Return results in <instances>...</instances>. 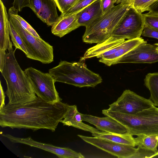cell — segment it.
<instances>
[{
	"label": "cell",
	"instance_id": "cell-1",
	"mask_svg": "<svg viewBox=\"0 0 158 158\" xmlns=\"http://www.w3.org/2000/svg\"><path fill=\"white\" fill-rule=\"evenodd\" d=\"M69 106L61 101L49 103L37 96L34 100L23 104L8 103L0 110V126L12 129L34 131L46 129L54 132L64 118Z\"/></svg>",
	"mask_w": 158,
	"mask_h": 158
},
{
	"label": "cell",
	"instance_id": "cell-2",
	"mask_svg": "<svg viewBox=\"0 0 158 158\" xmlns=\"http://www.w3.org/2000/svg\"><path fill=\"white\" fill-rule=\"evenodd\" d=\"M10 41L9 44L4 68L1 73L6 82V94L10 104H24L35 99L36 95L30 80L19 65L15 50Z\"/></svg>",
	"mask_w": 158,
	"mask_h": 158
},
{
	"label": "cell",
	"instance_id": "cell-3",
	"mask_svg": "<svg viewBox=\"0 0 158 158\" xmlns=\"http://www.w3.org/2000/svg\"><path fill=\"white\" fill-rule=\"evenodd\" d=\"M133 0H122L108 12L85 27L83 41L101 43L110 37L117 26L132 5Z\"/></svg>",
	"mask_w": 158,
	"mask_h": 158
},
{
	"label": "cell",
	"instance_id": "cell-4",
	"mask_svg": "<svg viewBox=\"0 0 158 158\" xmlns=\"http://www.w3.org/2000/svg\"><path fill=\"white\" fill-rule=\"evenodd\" d=\"M55 82L79 87H94L101 83L100 75L88 69L83 61L70 62L60 61L56 66L49 70Z\"/></svg>",
	"mask_w": 158,
	"mask_h": 158
},
{
	"label": "cell",
	"instance_id": "cell-5",
	"mask_svg": "<svg viewBox=\"0 0 158 158\" xmlns=\"http://www.w3.org/2000/svg\"><path fill=\"white\" fill-rule=\"evenodd\" d=\"M102 113L110 117L127 127L129 134L158 135V108L153 106L134 114H123L104 109Z\"/></svg>",
	"mask_w": 158,
	"mask_h": 158
},
{
	"label": "cell",
	"instance_id": "cell-6",
	"mask_svg": "<svg viewBox=\"0 0 158 158\" xmlns=\"http://www.w3.org/2000/svg\"><path fill=\"white\" fill-rule=\"evenodd\" d=\"M9 20L21 37L26 48L28 58L48 64L53 61V46L41 38L35 37L26 31L18 20L8 13Z\"/></svg>",
	"mask_w": 158,
	"mask_h": 158
},
{
	"label": "cell",
	"instance_id": "cell-7",
	"mask_svg": "<svg viewBox=\"0 0 158 158\" xmlns=\"http://www.w3.org/2000/svg\"><path fill=\"white\" fill-rule=\"evenodd\" d=\"M24 71L37 97L52 104L61 101L55 86V81L49 73H43L32 67L25 69Z\"/></svg>",
	"mask_w": 158,
	"mask_h": 158
},
{
	"label": "cell",
	"instance_id": "cell-8",
	"mask_svg": "<svg viewBox=\"0 0 158 158\" xmlns=\"http://www.w3.org/2000/svg\"><path fill=\"white\" fill-rule=\"evenodd\" d=\"M144 27L143 14L132 5L114 29L111 36L125 40L139 38L142 35Z\"/></svg>",
	"mask_w": 158,
	"mask_h": 158
},
{
	"label": "cell",
	"instance_id": "cell-9",
	"mask_svg": "<svg viewBox=\"0 0 158 158\" xmlns=\"http://www.w3.org/2000/svg\"><path fill=\"white\" fill-rule=\"evenodd\" d=\"M154 106L152 101L129 89L124 91L117 100L109 105V110L134 114Z\"/></svg>",
	"mask_w": 158,
	"mask_h": 158
},
{
	"label": "cell",
	"instance_id": "cell-10",
	"mask_svg": "<svg viewBox=\"0 0 158 158\" xmlns=\"http://www.w3.org/2000/svg\"><path fill=\"white\" fill-rule=\"evenodd\" d=\"M77 136L85 142L119 158H131L137 148L104 139L80 135Z\"/></svg>",
	"mask_w": 158,
	"mask_h": 158
},
{
	"label": "cell",
	"instance_id": "cell-11",
	"mask_svg": "<svg viewBox=\"0 0 158 158\" xmlns=\"http://www.w3.org/2000/svg\"><path fill=\"white\" fill-rule=\"evenodd\" d=\"M2 136L13 143H20L38 148L52 153L59 158H84L80 152L66 147H57L52 144L40 142L33 140L31 137L22 138L16 137L9 134H2Z\"/></svg>",
	"mask_w": 158,
	"mask_h": 158
},
{
	"label": "cell",
	"instance_id": "cell-12",
	"mask_svg": "<svg viewBox=\"0 0 158 158\" xmlns=\"http://www.w3.org/2000/svg\"><path fill=\"white\" fill-rule=\"evenodd\" d=\"M158 61V52L154 45L144 41L118 60L115 64L119 63H148Z\"/></svg>",
	"mask_w": 158,
	"mask_h": 158
},
{
	"label": "cell",
	"instance_id": "cell-13",
	"mask_svg": "<svg viewBox=\"0 0 158 158\" xmlns=\"http://www.w3.org/2000/svg\"><path fill=\"white\" fill-rule=\"evenodd\" d=\"M31 8L48 26H52L59 18L54 0H30Z\"/></svg>",
	"mask_w": 158,
	"mask_h": 158
},
{
	"label": "cell",
	"instance_id": "cell-14",
	"mask_svg": "<svg viewBox=\"0 0 158 158\" xmlns=\"http://www.w3.org/2000/svg\"><path fill=\"white\" fill-rule=\"evenodd\" d=\"M81 118L83 121L94 125L100 131L121 134H129L127 127L110 117H99L81 114Z\"/></svg>",
	"mask_w": 158,
	"mask_h": 158
},
{
	"label": "cell",
	"instance_id": "cell-15",
	"mask_svg": "<svg viewBox=\"0 0 158 158\" xmlns=\"http://www.w3.org/2000/svg\"><path fill=\"white\" fill-rule=\"evenodd\" d=\"M82 10L70 15L65 16L60 15L57 21L52 26V33L61 38L78 28L79 26L77 19L80 12Z\"/></svg>",
	"mask_w": 158,
	"mask_h": 158
},
{
	"label": "cell",
	"instance_id": "cell-16",
	"mask_svg": "<svg viewBox=\"0 0 158 158\" xmlns=\"http://www.w3.org/2000/svg\"><path fill=\"white\" fill-rule=\"evenodd\" d=\"M81 114L78 110L76 105H69L67 112L64 119L61 121L63 125L72 126L92 134L100 131L98 129L83 122Z\"/></svg>",
	"mask_w": 158,
	"mask_h": 158
},
{
	"label": "cell",
	"instance_id": "cell-17",
	"mask_svg": "<svg viewBox=\"0 0 158 158\" xmlns=\"http://www.w3.org/2000/svg\"><path fill=\"white\" fill-rule=\"evenodd\" d=\"M144 41L142 38L127 40L117 46V49L113 54L100 58L99 61L106 65L110 66L125 54Z\"/></svg>",
	"mask_w": 158,
	"mask_h": 158
},
{
	"label": "cell",
	"instance_id": "cell-18",
	"mask_svg": "<svg viewBox=\"0 0 158 158\" xmlns=\"http://www.w3.org/2000/svg\"><path fill=\"white\" fill-rule=\"evenodd\" d=\"M103 15L101 0H96L80 11L77 23L86 27Z\"/></svg>",
	"mask_w": 158,
	"mask_h": 158
},
{
	"label": "cell",
	"instance_id": "cell-19",
	"mask_svg": "<svg viewBox=\"0 0 158 158\" xmlns=\"http://www.w3.org/2000/svg\"><path fill=\"white\" fill-rule=\"evenodd\" d=\"M124 39H120L111 36L105 41L88 49L80 61H83L86 59L94 57L99 58L100 56L109 49L120 44L125 41Z\"/></svg>",
	"mask_w": 158,
	"mask_h": 158
},
{
	"label": "cell",
	"instance_id": "cell-20",
	"mask_svg": "<svg viewBox=\"0 0 158 158\" xmlns=\"http://www.w3.org/2000/svg\"><path fill=\"white\" fill-rule=\"evenodd\" d=\"M0 50L6 51L11 41L8 27L9 17L2 0H0Z\"/></svg>",
	"mask_w": 158,
	"mask_h": 158
},
{
	"label": "cell",
	"instance_id": "cell-21",
	"mask_svg": "<svg viewBox=\"0 0 158 158\" xmlns=\"http://www.w3.org/2000/svg\"><path fill=\"white\" fill-rule=\"evenodd\" d=\"M92 135L94 137L106 139L120 144L134 147L136 146L134 138L129 133L121 134L100 131L93 134Z\"/></svg>",
	"mask_w": 158,
	"mask_h": 158
},
{
	"label": "cell",
	"instance_id": "cell-22",
	"mask_svg": "<svg viewBox=\"0 0 158 158\" xmlns=\"http://www.w3.org/2000/svg\"><path fill=\"white\" fill-rule=\"evenodd\" d=\"M144 85L150 91L149 99L154 106H158V73H148L144 79Z\"/></svg>",
	"mask_w": 158,
	"mask_h": 158
},
{
	"label": "cell",
	"instance_id": "cell-23",
	"mask_svg": "<svg viewBox=\"0 0 158 158\" xmlns=\"http://www.w3.org/2000/svg\"><path fill=\"white\" fill-rule=\"evenodd\" d=\"M136 146L148 149L158 150V135L140 134L134 138Z\"/></svg>",
	"mask_w": 158,
	"mask_h": 158
},
{
	"label": "cell",
	"instance_id": "cell-24",
	"mask_svg": "<svg viewBox=\"0 0 158 158\" xmlns=\"http://www.w3.org/2000/svg\"><path fill=\"white\" fill-rule=\"evenodd\" d=\"M8 27L10 35L13 45L15 47V49L21 50L26 56L27 52L22 40L10 21Z\"/></svg>",
	"mask_w": 158,
	"mask_h": 158
},
{
	"label": "cell",
	"instance_id": "cell-25",
	"mask_svg": "<svg viewBox=\"0 0 158 158\" xmlns=\"http://www.w3.org/2000/svg\"><path fill=\"white\" fill-rule=\"evenodd\" d=\"M18 10L12 6L9 9L8 13L16 19L21 26L28 32L36 37L41 38L38 33L30 25L18 15Z\"/></svg>",
	"mask_w": 158,
	"mask_h": 158
},
{
	"label": "cell",
	"instance_id": "cell-26",
	"mask_svg": "<svg viewBox=\"0 0 158 158\" xmlns=\"http://www.w3.org/2000/svg\"><path fill=\"white\" fill-rule=\"evenodd\" d=\"M158 156V150H153L138 146L135 153L131 158H149Z\"/></svg>",
	"mask_w": 158,
	"mask_h": 158
},
{
	"label": "cell",
	"instance_id": "cell-27",
	"mask_svg": "<svg viewBox=\"0 0 158 158\" xmlns=\"http://www.w3.org/2000/svg\"><path fill=\"white\" fill-rule=\"evenodd\" d=\"M96 0H79L71 8L61 15L63 16L73 14L79 11Z\"/></svg>",
	"mask_w": 158,
	"mask_h": 158
},
{
	"label": "cell",
	"instance_id": "cell-28",
	"mask_svg": "<svg viewBox=\"0 0 158 158\" xmlns=\"http://www.w3.org/2000/svg\"><path fill=\"white\" fill-rule=\"evenodd\" d=\"M61 14L72 7L79 0H54Z\"/></svg>",
	"mask_w": 158,
	"mask_h": 158
},
{
	"label": "cell",
	"instance_id": "cell-29",
	"mask_svg": "<svg viewBox=\"0 0 158 158\" xmlns=\"http://www.w3.org/2000/svg\"><path fill=\"white\" fill-rule=\"evenodd\" d=\"M144 25L158 30V15L148 14H143Z\"/></svg>",
	"mask_w": 158,
	"mask_h": 158
},
{
	"label": "cell",
	"instance_id": "cell-30",
	"mask_svg": "<svg viewBox=\"0 0 158 158\" xmlns=\"http://www.w3.org/2000/svg\"><path fill=\"white\" fill-rule=\"evenodd\" d=\"M156 0H133L132 6L139 12L146 11L148 7Z\"/></svg>",
	"mask_w": 158,
	"mask_h": 158
},
{
	"label": "cell",
	"instance_id": "cell-31",
	"mask_svg": "<svg viewBox=\"0 0 158 158\" xmlns=\"http://www.w3.org/2000/svg\"><path fill=\"white\" fill-rule=\"evenodd\" d=\"M101 6L104 15L111 10L115 6L116 3H120L122 0H101Z\"/></svg>",
	"mask_w": 158,
	"mask_h": 158
},
{
	"label": "cell",
	"instance_id": "cell-32",
	"mask_svg": "<svg viewBox=\"0 0 158 158\" xmlns=\"http://www.w3.org/2000/svg\"><path fill=\"white\" fill-rule=\"evenodd\" d=\"M12 6L19 11H21L23 8L26 7L30 8V0H14Z\"/></svg>",
	"mask_w": 158,
	"mask_h": 158
},
{
	"label": "cell",
	"instance_id": "cell-33",
	"mask_svg": "<svg viewBox=\"0 0 158 158\" xmlns=\"http://www.w3.org/2000/svg\"><path fill=\"white\" fill-rule=\"evenodd\" d=\"M142 35L144 36L153 38L158 39V30L144 25Z\"/></svg>",
	"mask_w": 158,
	"mask_h": 158
},
{
	"label": "cell",
	"instance_id": "cell-34",
	"mask_svg": "<svg viewBox=\"0 0 158 158\" xmlns=\"http://www.w3.org/2000/svg\"><path fill=\"white\" fill-rule=\"evenodd\" d=\"M146 11H149L147 13L148 14L158 15V0H156L150 5Z\"/></svg>",
	"mask_w": 158,
	"mask_h": 158
},
{
	"label": "cell",
	"instance_id": "cell-35",
	"mask_svg": "<svg viewBox=\"0 0 158 158\" xmlns=\"http://www.w3.org/2000/svg\"><path fill=\"white\" fill-rule=\"evenodd\" d=\"M7 53L6 51L0 50V70L2 73L4 69Z\"/></svg>",
	"mask_w": 158,
	"mask_h": 158
},
{
	"label": "cell",
	"instance_id": "cell-36",
	"mask_svg": "<svg viewBox=\"0 0 158 158\" xmlns=\"http://www.w3.org/2000/svg\"><path fill=\"white\" fill-rule=\"evenodd\" d=\"M0 110L5 105V94L3 90L2 86V85L1 82L0 81Z\"/></svg>",
	"mask_w": 158,
	"mask_h": 158
},
{
	"label": "cell",
	"instance_id": "cell-37",
	"mask_svg": "<svg viewBox=\"0 0 158 158\" xmlns=\"http://www.w3.org/2000/svg\"><path fill=\"white\" fill-rule=\"evenodd\" d=\"M154 45L155 46L156 49L158 52V43L154 44Z\"/></svg>",
	"mask_w": 158,
	"mask_h": 158
}]
</instances>
